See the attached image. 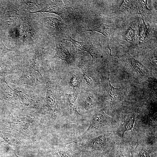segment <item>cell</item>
I'll list each match as a JSON object with an SVG mask.
<instances>
[{"mask_svg":"<svg viewBox=\"0 0 157 157\" xmlns=\"http://www.w3.org/2000/svg\"><path fill=\"white\" fill-rule=\"evenodd\" d=\"M110 143L109 137L103 134L88 139L83 145L88 150L98 153L107 151L110 147Z\"/></svg>","mask_w":157,"mask_h":157,"instance_id":"1","label":"cell"},{"mask_svg":"<svg viewBox=\"0 0 157 157\" xmlns=\"http://www.w3.org/2000/svg\"><path fill=\"white\" fill-rule=\"evenodd\" d=\"M115 122L113 118L110 117L101 110L93 115L86 132L94 129H98L104 126H111Z\"/></svg>","mask_w":157,"mask_h":157,"instance_id":"2","label":"cell"},{"mask_svg":"<svg viewBox=\"0 0 157 157\" xmlns=\"http://www.w3.org/2000/svg\"><path fill=\"white\" fill-rule=\"evenodd\" d=\"M109 75L107 77H103L102 81L105 90V95L107 97L110 106H112L116 102L119 96V88H116L112 86L110 82Z\"/></svg>","mask_w":157,"mask_h":157,"instance_id":"3","label":"cell"},{"mask_svg":"<svg viewBox=\"0 0 157 157\" xmlns=\"http://www.w3.org/2000/svg\"><path fill=\"white\" fill-rule=\"evenodd\" d=\"M55 93L51 88V83H47V92L46 97L47 106L51 117L54 119L57 117V108L55 95Z\"/></svg>","mask_w":157,"mask_h":157,"instance_id":"4","label":"cell"},{"mask_svg":"<svg viewBox=\"0 0 157 157\" xmlns=\"http://www.w3.org/2000/svg\"><path fill=\"white\" fill-rule=\"evenodd\" d=\"M135 121V115L134 112L129 114L123 123L118 127L116 131V134L124 141V134L126 131H131V137H133L132 129L134 128V125Z\"/></svg>","mask_w":157,"mask_h":157,"instance_id":"5","label":"cell"},{"mask_svg":"<svg viewBox=\"0 0 157 157\" xmlns=\"http://www.w3.org/2000/svg\"><path fill=\"white\" fill-rule=\"evenodd\" d=\"M123 53L128 62L134 69L138 72L141 75L144 76L147 74V70L145 67L139 61L131 55L129 51L122 45Z\"/></svg>","mask_w":157,"mask_h":157,"instance_id":"6","label":"cell"},{"mask_svg":"<svg viewBox=\"0 0 157 157\" xmlns=\"http://www.w3.org/2000/svg\"><path fill=\"white\" fill-rule=\"evenodd\" d=\"M35 78L33 71L26 70L23 72L20 78L13 80L12 83L17 84H26L35 88L37 85L35 82Z\"/></svg>","mask_w":157,"mask_h":157,"instance_id":"7","label":"cell"},{"mask_svg":"<svg viewBox=\"0 0 157 157\" xmlns=\"http://www.w3.org/2000/svg\"><path fill=\"white\" fill-rule=\"evenodd\" d=\"M56 52L53 58H58L66 61L68 64L72 63L73 57L66 47L59 42H56Z\"/></svg>","mask_w":157,"mask_h":157,"instance_id":"8","label":"cell"},{"mask_svg":"<svg viewBox=\"0 0 157 157\" xmlns=\"http://www.w3.org/2000/svg\"><path fill=\"white\" fill-rule=\"evenodd\" d=\"M65 40L69 41L73 44L77 51H86L92 56L93 60L95 53L92 44H88L84 42L76 41L70 37Z\"/></svg>","mask_w":157,"mask_h":157,"instance_id":"9","label":"cell"},{"mask_svg":"<svg viewBox=\"0 0 157 157\" xmlns=\"http://www.w3.org/2000/svg\"><path fill=\"white\" fill-rule=\"evenodd\" d=\"M87 31H97L100 33L107 38L108 41L109 40L111 32V28L109 25L99 22L93 23Z\"/></svg>","mask_w":157,"mask_h":157,"instance_id":"10","label":"cell"},{"mask_svg":"<svg viewBox=\"0 0 157 157\" xmlns=\"http://www.w3.org/2000/svg\"><path fill=\"white\" fill-rule=\"evenodd\" d=\"M62 9L60 8L53 1H51L44 8L36 11L32 12L33 13L37 12L54 13L60 16L62 13Z\"/></svg>","mask_w":157,"mask_h":157,"instance_id":"11","label":"cell"},{"mask_svg":"<svg viewBox=\"0 0 157 157\" xmlns=\"http://www.w3.org/2000/svg\"><path fill=\"white\" fill-rule=\"evenodd\" d=\"M147 0L134 1L137 12L142 17L148 16L151 13V10L147 7Z\"/></svg>","mask_w":157,"mask_h":157,"instance_id":"12","label":"cell"},{"mask_svg":"<svg viewBox=\"0 0 157 157\" xmlns=\"http://www.w3.org/2000/svg\"><path fill=\"white\" fill-rule=\"evenodd\" d=\"M131 157H152L151 151L147 149L143 145L138 144L134 149L131 150Z\"/></svg>","mask_w":157,"mask_h":157,"instance_id":"13","label":"cell"},{"mask_svg":"<svg viewBox=\"0 0 157 157\" xmlns=\"http://www.w3.org/2000/svg\"><path fill=\"white\" fill-rule=\"evenodd\" d=\"M67 99L69 109L71 112L74 111L77 114L80 115L78 112L76 105V100L77 96L76 93L65 94Z\"/></svg>","mask_w":157,"mask_h":157,"instance_id":"14","label":"cell"},{"mask_svg":"<svg viewBox=\"0 0 157 157\" xmlns=\"http://www.w3.org/2000/svg\"><path fill=\"white\" fill-rule=\"evenodd\" d=\"M0 136L4 141L11 145L17 146L20 143L18 140L13 137L11 134L9 133L1 131Z\"/></svg>","mask_w":157,"mask_h":157,"instance_id":"15","label":"cell"},{"mask_svg":"<svg viewBox=\"0 0 157 157\" xmlns=\"http://www.w3.org/2000/svg\"><path fill=\"white\" fill-rule=\"evenodd\" d=\"M79 67L81 69L83 77L87 84L89 85H92L93 76L91 72L88 69L84 67Z\"/></svg>","mask_w":157,"mask_h":157,"instance_id":"16","label":"cell"},{"mask_svg":"<svg viewBox=\"0 0 157 157\" xmlns=\"http://www.w3.org/2000/svg\"><path fill=\"white\" fill-rule=\"evenodd\" d=\"M135 30L131 27H129L124 35V39L127 41L133 42L135 40Z\"/></svg>","mask_w":157,"mask_h":157,"instance_id":"17","label":"cell"},{"mask_svg":"<svg viewBox=\"0 0 157 157\" xmlns=\"http://www.w3.org/2000/svg\"><path fill=\"white\" fill-rule=\"evenodd\" d=\"M93 96L91 94L87 95L83 103L84 107L85 110H88L91 108L93 105Z\"/></svg>","mask_w":157,"mask_h":157,"instance_id":"18","label":"cell"},{"mask_svg":"<svg viewBox=\"0 0 157 157\" xmlns=\"http://www.w3.org/2000/svg\"><path fill=\"white\" fill-rule=\"evenodd\" d=\"M142 19L143 23L142 25L139 27V40L143 41L145 40L147 35L148 29L143 19Z\"/></svg>","mask_w":157,"mask_h":157,"instance_id":"19","label":"cell"},{"mask_svg":"<svg viewBox=\"0 0 157 157\" xmlns=\"http://www.w3.org/2000/svg\"><path fill=\"white\" fill-rule=\"evenodd\" d=\"M133 1H123L119 8V10L124 12H127L130 10L133 7Z\"/></svg>","mask_w":157,"mask_h":157,"instance_id":"20","label":"cell"},{"mask_svg":"<svg viewBox=\"0 0 157 157\" xmlns=\"http://www.w3.org/2000/svg\"><path fill=\"white\" fill-rule=\"evenodd\" d=\"M40 63V61L36 57L35 58H34L31 61L29 64V66L34 70L36 75V72H37L40 74L41 76H42L39 70Z\"/></svg>","mask_w":157,"mask_h":157,"instance_id":"21","label":"cell"},{"mask_svg":"<svg viewBox=\"0 0 157 157\" xmlns=\"http://www.w3.org/2000/svg\"><path fill=\"white\" fill-rule=\"evenodd\" d=\"M70 84L73 87H78L80 85V81L78 77L76 76H72L70 80Z\"/></svg>","mask_w":157,"mask_h":157,"instance_id":"22","label":"cell"},{"mask_svg":"<svg viewBox=\"0 0 157 157\" xmlns=\"http://www.w3.org/2000/svg\"><path fill=\"white\" fill-rule=\"evenodd\" d=\"M57 152L60 157H76L69 151L58 149Z\"/></svg>","mask_w":157,"mask_h":157,"instance_id":"23","label":"cell"},{"mask_svg":"<svg viewBox=\"0 0 157 157\" xmlns=\"http://www.w3.org/2000/svg\"><path fill=\"white\" fill-rule=\"evenodd\" d=\"M111 157H125L120 148L115 149L113 152Z\"/></svg>","mask_w":157,"mask_h":157,"instance_id":"24","label":"cell"},{"mask_svg":"<svg viewBox=\"0 0 157 157\" xmlns=\"http://www.w3.org/2000/svg\"><path fill=\"white\" fill-rule=\"evenodd\" d=\"M13 157H19V156H17V155L15 154V155Z\"/></svg>","mask_w":157,"mask_h":157,"instance_id":"25","label":"cell"}]
</instances>
